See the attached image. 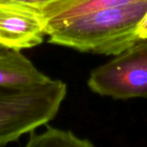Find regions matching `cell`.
<instances>
[{
	"label": "cell",
	"instance_id": "cell-1",
	"mask_svg": "<svg viewBox=\"0 0 147 147\" xmlns=\"http://www.w3.org/2000/svg\"><path fill=\"white\" fill-rule=\"evenodd\" d=\"M147 0L103 9L45 25L48 42L79 52L118 55L140 41Z\"/></svg>",
	"mask_w": 147,
	"mask_h": 147
},
{
	"label": "cell",
	"instance_id": "cell-2",
	"mask_svg": "<svg viewBox=\"0 0 147 147\" xmlns=\"http://www.w3.org/2000/svg\"><path fill=\"white\" fill-rule=\"evenodd\" d=\"M66 91L65 84L53 79L33 86H0V146L51 121Z\"/></svg>",
	"mask_w": 147,
	"mask_h": 147
},
{
	"label": "cell",
	"instance_id": "cell-3",
	"mask_svg": "<svg viewBox=\"0 0 147 147\" xmlns=\"http://www.w3.org/2000/svg\"><path fill=\"white\" fill-rule=\"evenodd\" d=\"M88 86L100 96L115 99L147 98V40L93 70Z\"/></svg>",
	"mask_w": 147,
	"mask_h": 147
},
{
	"label": "cell",
	"instance_id": "cell-4",
	"mask_svg": "<svg viewBox=\"0 0 147 147\" xmlns=\"http://www.w3.org/2000/svg\"><path fill=\"white\" fill-rule=\"evenodd\" d=\"M45 36L36 9L0 2V45L21 51L42 44Z\"/></svg>",
	"mask_w": 147,
	"mask_h": 147
},
{
	"label": "cell",
	"instance_id": "cell-5",
	"mask_svg": "<svg viewBox=\"0 0 147 147\" xmlns=\"http://www.w3.org/2000/svg\"><path fill=\"white\" fill-rule=\"evenodd\" d=\"M50 80L20 50L0 45V86H33Z\"/></svg>",
	"mask_w": 147,
	"mask_h": 147
},
{
	"label": "cell",
	"instance_id": "cell-6",
	"mask_svg": "<svg viewBox=\"0 0 147 147\" xmlns=\"http://www.w3.org/2000/svg\"><path fill=\"white\" fill-rule=\"evenodd\" d=\"M146 0H54L38 9L44 26L87 14Z\"/></svg>",
	"mask_w": 147,
	"mask_h": 147
},
{
	"label": "cell",
	"instance_id": "cell-7",
	"mask_svg": "<svg viewBox=\"0 0 147 147\" xmlns=\"http://www.w3.org/2000/svg\"><path fill=\"white\" fill-rule=\"evenodd\" d=\"M94 145L88 140L77 137L70 131L53 128L47 126L40 134L30 133L27 147H91Z\"/></svg>",
	"mask_w": 147,
	"mask_h": 147
},
{
	"label": "cell",
	"instance_id": "cell-8",
	"mask_svg": "<svg viewBox=\"0 0 147 147\" xmlns=\"http://www.w3.org/2000/svg\"><path fill=\"white\" fill-rule=\"evenodd\" d=\"M54 1V0H0L1 3H13V4H18L25 7H29L33 9H40L46 5L47 3Z\"/></svg>",
	"mask_w": 147,
	"mask_h": 147
},
{
	"label": "cell",
	"instance_id": "cell-9",
	"mask_svg": "<svg viewBox=\"0 0 147 147\" xmlns=\"http://www.w3.org/2000/svg\"><path fill=\"white\" fill-rule=\"evenodd\" d=\"M137 34L140 40H147V11L138 27Z\"/></svg>",
	"mask_w": 147,
	"mask_h": 147
}]
</instances>
